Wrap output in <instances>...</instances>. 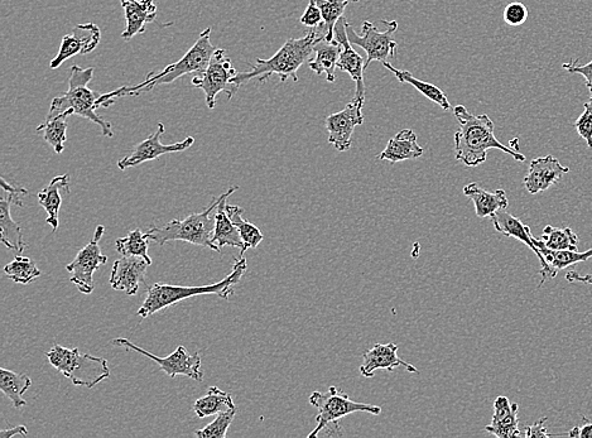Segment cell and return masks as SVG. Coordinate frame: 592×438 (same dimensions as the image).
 <instances>
[{"mask_svg":"<svg viewBox=\"0 0 592 438\" xmlns=\"http://www.w3.org/2000/svg\"><path fill=\"white\" fill-rule=\"evenodd\" d=\"M454 115L460 124L459 131L455 133L456 161L468 167L483 165L489 149H500L518 162L526 161V156L522 153L498 141L494 134L493 120L488 115L470 113L464 105H457L454 108Z\"/></svg>","mask_w":592,"mask_h":438,"instance_id":"obj_1","label":"cell"},{"mask_svg":"<svg viewBox=\"0 0 592 438\" xmlns=\"http://www.w3.org/2000/svg\"><path fill=\"white\" fill-rule=\"evenodd\" d=\"M211 28H206L201 33L199 40L186 52L185 56L175 64L168 65L160 72H151L143 83L134 86H122L112 93L101 94L98 104L99 108H108L115 103V100L124 96H138L149 93L157 85H168L175 83L177 79L185 75H199L206 70L211 56L216 48L210 40Z\"/></svg>","mask_w":592,"mask_h":438,"instance_id":"obj_2","label":"cell"},{"mask_svg":"<svg viewBox=\"0 0 592 438\" xmlns=\"http://www.w3.org/2000/svg\"><path fill=\"white\" fill-rule=\"evenodd\" d=\"M322 38L324 36L316 28L308 32L305 37L291 38L279 48V51L271 59H258L255 61V65H252V71L238 72V75L234 77V84L240 89L250 80L258 79L259 83H264L274 75L279 77L281 84L286 83L288 79L297 83V71L306 61L310 60L311 55L314 54L316 43Z\"/></svg>","mask_w":592,"mask_h":438,"instance_id":"obj_3","label":"cell"},{"mask_svg":"<svg viewBox=\"0 0 592 438\" xmlns=\"http://www.w3.org/2000/svg\"><path fill=\"white\" fill-rule=\"evenodd\" d=\"M247 268V259L240 257L235 262L233 271H231L229 276L225 277L223 281L214 283V285L182 287L156 283V285L148 287L146 300H144L137 314L142 319H147L148 316L176 305L178 302L201 295H216L223 298V300H229L231 296H234V287L238 285L244 273L247 272Z\"/></svg>","mask_w":592,"mask_h":438,"instance_id":"obj_4","label":"cell"},{"mask_svg":"<svg viewBox=\"0 0 592 438\" xmlns=\"http://www.w3.org/2000/svg\"><path fill=\"white\" fill-rule=\"evenodd\" d=\"M70 74L69 89H67L66 93L52 100L48 115L50 117L61 114L77 115V117L88 119L90 122L99 125L103 136L112 138L114 136L112 124L96 114V109H99L98 100L101 94L89 89L88 86L90 81L93 80V67L81 69L80 66L74 65L70 69Z\"/></svg>","mask_w":592,"mask_h":438,"instance_id":"obj_5","label":"cell"},{"mask_svg":"<svg viewBox=\"0 0 592 438\" xmlns=\"http://www.w3.org/2000/svg\"><path fill=\"white\" fill-rule=\"evenodd\" d=\"M224 194L211 202L208 209L199 214H192L185 220H172L170 223L157 228L152 226L146 233L149 242L156 243L163 247L173 240H182L199 247H208L220 252L218 245L214 244V230L216 211H218L220 202L223 201Z\"/></svg>","mask_w":592,"mask_h":438,"instance_id":"obj_6","label":"cell"},{"mask_svg":"<svg viewBox=\"0 0 592 438\" xmlns=\"http://www.w3.org/2000/svg\"><path fill=\"white\" fill-rule=\"evenodd\" d=\"M46 356L52 367L76 387L91 389L110 377L107 359L80 353L77 348L67 349L55 345Z\"/></svg>","mask_w":592,"mask_h":438,"instance_id":"obj_7","label":"cell"},{"mask_svg":"<svg viewBox=\"0 0 592 438\" xmlns=\"http://www.w3.org/2000/svg\"><path fill=\"white\" fill-rule=\"evenodd\" d=\"M310 404L317 408L316 422L314 431L308 435V438L319 437L324 428L331 422L339 421L340 418L351 415L356 412H367L369 415L379 416L382 413V407L353 402L348 394L340 391L339 388L330 387L327 392H314L310 396Z\"/></svg>","mask_w":592,"mask_h":438,"instance_id":"obj_8","label":"cell"},{"mask_svg":"<svg viewBox=\"0 0 592 438\" xmlns=\"http://www.w3.org/2000/svg\"><path fill=\"white\" fill-rule=\"evenodd\" d=\"M238 75L233 62L226 55L225 50H215L211 56L208 67L204 72L195 75L191 80L192 86L204 91L206 105L209 109H214L216 98L220 93L228 95V100L238 93V86L234 84V77Z\"/></svg>","mask_w":592,"mask_h":438,"instance_id":"obj_9","label":"cell"},{"mask_svg":"<svg viewBox=\"0 0 592 438\" xmlns=\"http://www.w3.org/2000/svg\"><path fill=\"white\" fill-rule=\"evenodd\" d=\"M387 26V30L380 32L377 26L372 22L365 21L362 26V35H356L351 24L346 21L345 28L348 33L349 41L353 46L362 47L367 52V61H365V70L373 61L387 62L396 57L397 42L394 41V33L398 30L397 21H382Z\"/></svg>","mask_w":592,"mask_h":438,"instance_id":"obj_10","label":"cell"},{"mask_svg":"<svg viewBox=\"0 0 592 438\" xmlns=\"http://www.w3.org/2000/svg\"><path fill=\"white\" fill-rule=\"evenodd\" d=\"M113 344L119 346V348L137 351V353L153 360L170 378H176L177 375H185V377L194 379L196 382H202L204 380V372L201 370L200 353L191 355L185 346H178L175 353L168 355L167 358H160V356L148 353L147 350L139 348V346L133 344L128 339L117 338L113 340Z\"/></svg>","mask_w":592,"mask_h":438,"instance_id":"obj_11","label":"cell"},{"mask_svg":"<svg viewBox=\"0 0 592 438\" xmlns=\"http://www.w3.org/2000/svg\"><path fill=\"white\" fill-rule=\"evenodd\" d=\"M105 233V226L99 225L94 233V238L77 253L74 262L66 267L67 272L71 274V282L84 295H90L94 292V273L100 266L108 263L107 255L101 254L100 239Z\"/></svg>","mask_w":592,"mask_h":438,"instance_id":"obj_12","label":"cell"},{"mask_svg":"<svg viewBox=\"0 0 592 438\" xmlns=\"http://www.w3.org/2000/svg\"><path fill=\"white\" fill-rule=\"evenodd\" d=\"M363 107L364 101L353 99L341 112L331 114L325 119L329 143L339 152H346L351 148L355 128L364 123Z\"/></svg>","mask_w":592,"mask_h":438,"instance_id":"obj_13","label":"cell"},{"mask_svg":"<svg viewBox=\"0 0 592 438\" xmlns=\"http://www.w3.org/2000/svg\"><path fill=\"white\" fill-rule=\"evenodd\" d=\"M165 133V125L158 124L157 131L149 136L146 141L139 143L131 156L123 158L118 162L119 170H127V168L142 165L144 162L157 160L158 157L165 156L168 153L184 152L186 149L194 146L195 138L187 137L182 142L173 144L161 143V136Z\"/></svg>","mask_w":592,"mask_h":438,"instance_id":"obj_14","label":"cell"},{"mask_svg":"<svg viewBox=\"0 0 592 438\" xmlns=\"http://www.w3.org/2000/svg\"><path fill=\"white\" fill-rule=\"evenodd\" d=\"M100 38V28L96 24H77L70 35L62 38L59 54L51 61V69H57L71 57L91 54L98 47Z\"/></svg>","mask_w":592,"mask_h":438,"instance_id":"obj_15","label":"cell"},{"mask_svg":"<svg viewBox=\"0 0 592 438\" xmlns=\"http://www.w3.org/2000/svg\"><path fill=\"white\" fill-rule=\"evenodd\" d=\"M345 22L344 17L340 18V21L335 26V40L343 47L338 67L341 71L348 72L351 79H353L356 85L354 99L365 101V93H367L364 84L365 61L351 45L348 33H346Z\"/></svg>","mask_w":592,"mask_h":438,"instance_id":"obj_16","label":"cell"},{"mask_svg":"<svg viewBox=\"0 0 592 438\" xmlns=\"http://www.w3.org/2000/svg\"><path fill=\"white\" fill-rule=\"evenodd\" d=\"M492 223L498 233L505 235V237L519 240V242L526 244L537 255L542 267L541 271H539L541 282H539L538 287H542L548 279H552L550 268H548L545 258H543L542 253L539 252V249L533 243L532 231L528 225L523 224L516 216L508 214L505 210H500L497 214H494L492 216Z\"/></svg>","mask_w":592,"mask_h":438,"instance_id":"obj_17","label":"cell"},{"mask_svg":"<svg viewBox=\"0 0 592 438\" xmlns=\"http://www.w3.org/2000/svg\"><path fill=\"white\" fill-rule=\"evenodd\" d=\"M569 172V167L562 166V163L550 154V156L539 157L531 162L523 184L529 194L537 195L556 185Z\"/></svg>","mask_w":592,"mask_h":438,"instance_id":"obj_18","label":"cell"},{"mask_svg":"<svg viewBox=\"0 0 592 438\" xmlns=\"http://www.w3.org/2000/svg\"><path fill=\"white\" fill-rule=\"evenodd\" d=\"M151 266L146 259L123 257L114 262L110 274V286L113 290L124 292L128 296H136L139 286L144 282L147 269Z\"/></svg>","mask_w":592,"mask_h":438,"instance_id":"obj_19","label":"cell"},{"mask_svg":"<svg viewBox=\"0 0 592 438\" xmlns=\"http://www.w3.org/2000/svg\"><path fill=\"white\" fill-rule=\"evenodd\" d=\"M399 367L406 368L409 373H418L415 365L404 362L399 358L396 344H375L372 349L364 353L363 364L360 365V374L364 378H373L377 370L393 372L394 369Z\"/></svg>","mask_w":592,"mask_h":438,"instance_id":"obj_20","label":"cell"},{"mask_svg":"<svg viewBox=\"0 0 592 438\" xmlns=\"http://www.w3.org/2000/svg\"><path fill=\"white\" fill-rule=\"evenodd\" d=\"M124 8L127 27L122 33L125 41L132 40L133 37L146 32L148 24L156 21L157 6L154 0H120Z\"/></svg>","mask_w":592,"mask_h":438,"instance_id":"obj_21","label":"cell"},{"mask_svg":"<svg viewBox=\"0 0 592 438\" xmlns=\"http://www.w3.org/2000/svg\"><path fill=\"white\" fill-rule=\"evenodd\" d=\"M518 411L517 403H510L509 399L504 396L498 397L494 401L492 423L485 427V431L499 438L524 436V433L519 430Z\"/></svg>","mask_w":592,"mask_h":438,"instance_id":"obj_22","label":"cell"},{"mask_svg":"<svg viewBox=\"0 0 592 438\" xmlns=\"http://www.w3.org/2000/svg\"><path fill=\"white\" fill-rule=\"evenodd\" d=\"M239 187H230L224 194L223 201L220 202L218 211H216L215 230L213 242L218 247H233L240 249V257H244L245 249L242 237H240L239 229L237 225L231 221L228 213H226L225 206L228 204L230 195H233L235 191H238Z\"/></svg>","mask_w":592,"mask_h":438,"instance_id":"obj_23","label":"cell"},{"mask_svg":"<svg viewBox=\"0 0 592 438\" xmlns=\"http://www.w3.org/2000/svg\"><path fill=\"white\" fill-rule=\"evenodd\" d=\"M423 154V148L417 142V134L412 129H403L389 139L387 147L379 154L378 160L398 163L416 160Z\"/></svg>","mask_w":592,"mask_h":438,"instance_id":"obj_24","label":"cell"},{"mask_svg":"<svg viewBox=\"0 0 592 438\" xmlns=\"http://www.w3.org/2000/svg\"><path fill=\"white\" fill-rule=\"evenodd\" d=\"M464 194L474 202L475 214L480 219L492 218L500 210H507L509 200L504 190L486 191L475 182L464 187Z\"/></svg>","mask_w":592,"mask_h":438,"instance_id":"obj_25","label":"cell"},{"mask_svg":"<svg viewBox=\"0 0 592 438\" xmlns=\"http://www.w3.org/2000/svg\"><path fill=\"white\" fill-rule=\"evenodd\" d=\"M70 192L69 175L57 176L51 184L38 192L37 199L43 209L46 210V223L52 226V231L59 229L60 209L62 204V192Z\"/></svg>","mask_w":592,"mask_h":438,"instance_id":"obj_26","label":"cell"},{"mask_svg":"<svg viewBox=\"0 0 592 438\" xmlns=\"http://www.w3.org/2000/svg\"><path fill=\"white\" fill-rule=\"evenodd\" d=\"M341 47L338 41L327 42L325 38L317 42L314 47V57L308 60V66L316 75L326 74V80L334 83L336 80L335 70L338 67Z\"/></svg>","mask_w":592,"mask_h":438,"instance_id":"obj_27","label":"cell"},{"mask_svg":"<svg viewBox=\"0 0 592 438\" xmlns=\"http://www.w3.org/2000/svg\"><path fill=\"white\" fill-rule=\"evenodd\" d=\"M533 243L542 253L543 258L550 268L551 277L556 278L557 273L566 269L567 267L574 266V264L589 261L592 258V249L586 250V252H579V250H552L547 248L545 243L541 239L533 237Z\"/></svg>","mask_w":592,"mask_h":438,"instance_id":"obj_28","label":"cell"},{"mask_svg":"<svg viewBox=\"0 0 592 438\" xmlns=\"http://www.w3.org/2000/svg\"><path fill=\"white\" fill-rule=\"evenodd\" d=\"M12 205L14 202L9 196L8 199L0 201V238L8 249L13 250L17 255H22L26 244L23 242L21 226L12 218Z\"/></svg>","mask_w":592,"mask_h":438,"instance_id":"obj_29","label":"cell"},{"mask_svg":"<svg viewBox=\"0 0 592 438\" xmlns=\"http://www.w3.org/2000/svg\"><path fill=\"white\" fill-rule=\"evenodd\" d=\"M382 65L385 67V69L391 71L392 74L396 76L402 84L413 86V88L420 91L423 96H426L427 99H430L433 101V103L440 105V107L446 110V112L447 110L451 109L450 101L447 100V96L445 95L444 91H442L440 88H437L436 85L425 83V81L417 79V77L413 76L409 71L397 70L396 67H393L388 61L383 62Z\"/></svg>","mask_w":592,"mask_h":438,"instance_id":"obj_30","label":"cell"},{"mask_svg":"<svg viewBox=\"0 0 592 438\" xmlns=\"http://www.w3.org/2000/svg\"><path fill=\"white\" fill-rule=\"evenodd\" d=\"M317 7L320 8L324 23L317 31L324 36L327 42L335 41V26L344 17L345 8L350 3H358L359 0H315Z\"/></svg>","mask_w":592,"mask_h":438,"instance_id":"obj_31","label":"cell"},{"mask_svg":"<svg viewBox=\"0 0 592 438\" xmlns=\"http://www.w3.org/2000/svg\"><path fill=\"white\" fill-rule=\"evenodd\" d=\"M32 379L26 374H17L11 370L0 369V391L11 399L14 408L21 409L27 406L23 394L31 388Z\"/></svg>","mask_w":592,"mask_h":438,"instance_id":"obj_32","label":"cell"},{"mask_svg":"<svg viewBox=\"0 0 592 438\" xmlns=\"http://www.w3.org/2000/svg\"><path fill=\"white\" fill-rule=\"evenodd\" d=\"M234 407L233 397L229 393L220 391L218 387H211L205 397L197 399L194 403V411L199 418L219 415Z\"/></svg>","mask_w":592,"mask_h":438,"instance_id":"obj_33","label":"cell"},{"mask_svg":"<svg viewBox=\"0 0 592 438\" xmlns=\"http://www.w3.org/2000/svg\"><path fill=\"white\" fill-rule=\"evenodd\" d=\"M70 115L61 114L50 117L47 115L46 122L38 125L37 133L42 134L43 139L50 144L57 154L64 152L65 143L67 141V118Z\"/></svg>","mask_w":592,"mask_h":438,"instance_id":"obj_34","label":"cell"},{"mask_svg":"<svg viewBox=\"0 0 592 438\" xmlns=\"http://www.w3.org/2000/svg\"><path fill=\"white\" fill-rule=\"evenodd\" d=\"M225 209L231 221H233L239 229L240 237L243 239L245 252H247L248 249L257 248L264 239L262 231L254 224L243 219L244 210L240 208V206L226 204Z\"/></svg>","mask_w":592,"mask_h":438,"instance_id":"obj_35","label":"cell"},{"mask_svg":"<svg viewBox=\"0 0 592 438\" xmlns=\"http://www.w3.org/2000/svg\"><path fill=\"white\" fill-rule=\"evenodd\" d=\"M148 242L146 234L141 230H133L125 238H120L115 242V249L122 257H138L146 259L152 264V259L148 255Z\"/></svg>","mask_w":592,"mask_h":438,"instance_id":"obj_36","label":"cell"},{"mask_svg":"<svg viewBox=\"0 0 592 438\" xmlns=\"http://www.w3.org/2000/svg\"><path fill=\"white\" fill-rule=\"evenodd\" d=\"M541 240L552 250H577V244L580 242L579 235L569 226L558 229L552 225H547L543 229Z\"/></svg>","mask_w":592,"mask_h":438,"instance_id":"obj_37","label":"cell"},{"mask_svg":"<svg viewBox=\"0 0 592 438\" xmlns=\"http://www.w3.org/2000/svg\"><path fill=\"white\" fill-rule=\"evenodd\" d=\"M4 273L13 282L21 283V285H28V283L41 277V271L36 266V263L31 259L22 257V255H16V259L4 267Z\"/></svg>","mask_w":592,"mask_h":438,"instance_id":"obj_38","label":"cell"},{"mask_svg":"<svg viewBox=\"0 0 592 438\" xmlns=\"http://www.w3.org/2000/svg\"><path fill=\"white\" fill-rule=\"evenodd\" d=\"M235 415H237V407L219 413L218 417L210 425L196 431V436L199 438H225Z\"/></svg>","mask_w":592,"mask_h":438,"instance_id":"obj_39","label":"cell"},{"mask_svg":"<svg viewBox=\"0 0 592 438\" xmlns=\"http://www.w3.org/2000/svg\"><path fill=\"white\" fill-rule=\"evenodd\" d=\"M584 113L576 120L575 128L582 139H585L587 147L592 149V95L584 105Z\"/></svg>","mask_w":592,"mask_h":438,"instance_id":"obj_40","label":"cell"},{"mask_svg":"<svg viewBox=\"0 0 592 438\" xmlns=\"http://www.w3.org/2000/svg\"><path fill=\"white\" fill-rule=\"evenodd\" d=\"M528 8L523 3L514 2L504 9V22L512 27L522 26L528 19Z\"/></svg>","mask_w":592,"mask_h":438,"instance_id":"obj_41","label":"cell"},{"mask_svg":"<svg viewBox=\"0 0 592 438\" xmlns=\"http://www.w3.org/2000/svg\"><path fill=\"white\" fill-rule=\"evenodd\" d=\"M562 69L570 74L581 75L585 79L586 88L592 95V61L586 65H579V61L567 62L562 65Z\"/></svg>","mask_w":592,"mask_h":438,"instance_id":"obj_42","label":"cell"},{"mask_svg":"<svg viewBox=\"0 0 592 438\" xmlns=\"http://www.w3.org/2000/svg\"><path fill=\"white\" fill-rule=\"evenodd\" d=\"M300 22L303 26L310 27V28H319L322 23H324V18H322V13L320 8L317 7L315 0H310V4L303 13V16L300 19Z\"/></svg>","mask_w":592,"mask_h":438,"instance_id":"obj_43","label":"cell"},{"mask_svg":"<svg viewBox=\"0 0 592 438\" xmlns=\"http://www.w3.org/2000/svg\"><path fill=\"white\" fill-rule=\"evenodd\" d=\"M547 422V417H542L541 420L534 423L532 426L526 427V432H524V437L527 438H550L552 433L547 431L545 423Z\"/></svg>","mask_w":592,"mask_h":438,"instance_id":"obj_44","label":"cell"},{"mask_svg":"<svg viewBox=\"0 0 592 438\" xmlns=\"http://www.w3.org/2000/svg\"><path fill=\"white\" fill-rule=\"evenodd\" d=\"M566 281L570 283H585V285H592V274H585L576 271H570L566 274Z\"/></svg>","mask_w":592,"mask_h":438,"instance_id":"obj_45","label":"cell"},{"mask_svg":"<svg viewBox=\"0 0 592 438\" xmlns=\"http://www.w3.org/2000/svg\"><path fill=\"white\" fill-rule=\"evenodd\" d=\"M24 436L28 435V430L26 426H17L14 428H9V430L0 431V438H12L13 436Z\"/></svg>","mask_w":592,"mask_h":438,"instance_id":"obj_46","label":"cell"},{"mask_svg":"<svg viewBox=\"0 0 592 438\" xmlns=\"http://www.w3.org/2000/svg\"><path fill=\"white\" fill-rule=\"evenodd\" d=\"M0 185H2V189L8 192V194H18L22 196L28 195V191L26 189H23V187L11 186L6 180H4V178H2V181H0Z\"/></svg>","mask_w":592,"mask_h":438,"instance_id":"obj_47","label":"cell"},{"mask_svg":"<svg viewBox=\"0 0 592 438\" xmlns=\"http://www.w3.org/2000/svg\"><path fill=\"white\" fill-rule=\"evenodd\" d=\"M584 418L585 425L580 427V438H592V423L587 421L586 417Z\"/></svg>","mask_w":592,"mask_h":438,"instance_id":"obj_48","label":"cell"},{"mask_svg":"<svg viewBox=\"0 0 592 438\" xmlns=\"http://www.w3.org/2000/svg\"><path fill=\"white\" fill-rule=\"evenodd\" d=\"M569 437L580 438V427L572 428V430L569 432Z\"/></svg>","mask_w":592,"mask_h":438,"instance_id":"obj_49","label":"cell"}]
</instances>
